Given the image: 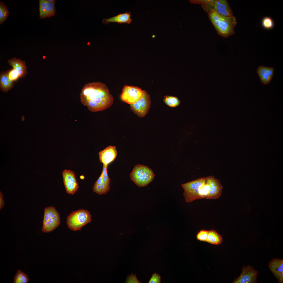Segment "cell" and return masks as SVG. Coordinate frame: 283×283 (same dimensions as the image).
<instances>
[{
    "label": "cell",
    "mask_w": 283,
    "mask_h": 283,
    "mask_svg": "<svg viewBox=\"0 0 283 283\" xmlns=\"http://www.w3.org/2000/svg\"><path fill=\"white\" fill-rule=\"evenodd\" d=\"M82 104L92 112L102 111L112 105L114 99L106 85L100 82L86 84L80 94Z\"/></svg>",
    "instance_id": "1"
},
{
    "label": "cell",
    "mask_w": 283,
    "mask_h": 283,
    "mask_svg": "<svg viewBox=\"0 0 283 283\" xmlns=\"http://www.w3.org/2000/svg\"><path fill=\"white\" fill-rule=\"evenodd\" d=\"M206 178L205 183L190 192V197L192 201L203 198L215 199L221 195L222 187L219 181L213 176Z\"/></svg>",
    "instance_id": "2"
},
{
    "label": "cell",
    "mask_w": 283,
    "mask_h": 283,
    "mask_svg": "<svg viewBox=\"0 0 283 283\" xmlns=\"http://www.w3.org/2000/svg\"><path fill=\"white\" fill-rule=\"evenodd\" d=\"M209 15L212 23L221 35L227 37L234 34L237 21L234 16H225L213 9L210 12Z\"/></svg>",
    "instance_id": "3"
},
{
    "label": "cell",
    "mask_w": 283,
    "mask_h": 283,
    "mask_svg": "<svg viewBox=\"0 0 283 283\" xmlns=\"http://www.w3.org/2000/svg\"><path fill=\"white\" fill-rule=\"evenodd\" d=\"M155 175L152 170L148 166L137 164L134 167L129 175L131 179L139 187H144L154 179Z\"/></svg>",
    "instance_id": "4"
},
{
    "label": "cell",
    "mask_w": 283,
    "mask_h": 283,
    "mask_svg": "<svg viewBox=\"0 0 283 283\" xmlns=\"http://www.w3.org/2000/svg\"><path fill=\"white\" fill-rule=\"evenodd\" d=\"M91 221V216L88 210L80 209L74 211L67 217L66 223L71 230L80 231L81 228Z\"/></svg>",
    "instance_id": "5"
},
{
    "label": "cell",
    "mask_w": 283,
    "mask_h": 283,
    "mask_svg": "<svg viewBox=\"0 0 283 283\" xmlns=\"http://www.w3.org/2000/svg\"><path fill=\"white\" fill-rule=\"evenodd\" d=\"M60 223V214L55 207L51 206L44 208L42 228L43 232L48 233L53 231Z\"/></svg>",
    "instance_id": "6"
},
{
    "label": "cell",
    "mask_w": 283,
    "mask_h": 283,
    "mask_svg": "<svg viewBox=\"0 0 283 283\" xmlns=\"http://www.w3.org/2000/svg\"><path fill=\"white\" fill-rule=\"evenodd\" d=\"M151 101L149 94L143 90V94L138 101L130 105L131 110L140 117H143L147 114L150 106Z\"/></svg>",
    "instance_id": "7"
},
{
    "label": "cell",
    "mask_w": 283,
    "mask_h": 283,
    "mask_svg": "<svg viewBox=\"0 0 283 283\" xmlns=\"http://www.w3.org/2000/svg\"><path fill=\"white\" fill-rule=\"evenodd\" d=\"M107 166L103 164L101 173L92 187L93 191L99 195L106 194L110 189L111 179L108 175Z\"/></svg>",
    "instance_id": "8"
},
{
    "label": "cell",
    "mask_w": 283,
    "mask_h": 283,
    "mask_svg": "<svg viewBox=\"0 0 283 283\" xmlns=\"http://www.w3.org/2000/svg\"><path fill=\"white\" fill-rule=\"evenodd\" d=\"M143 93V90L138 87L125 85L122 89L121 98L124 102L131 105L140 99Z\"/></svg>",
    "instance_id": "9"
},
{
    "label": "cell",
    "mask_w": 283,
    "mask_h": 283,
    "mask_svg": "<svg viewBox=\"0 0 283 283\" xmlns=\"http://www.w3.org/2000/svg\"><path fill=\"white\" fill-rule=\"evenodd\" d=\"M241 273L238 277L235 278L233 283H257L258 273L253 266L243 265Z\"/></svg>",
    "instance_id": "10"
},
{
    "label": "cell",
    "mask_w": 283,
    "mask_h": 283,
    "mask_svg": "<svg viewBox=\"0 0 283 283\" xmlns=\"http://www.w3.org/2000/svg\"><path fill=\"white\" fill-rule=\"evenodd\" d=\"M62 175L66 193L73 194L79 188L74 172L71 170H65L62 171Z\"/></svg>",
    "instance_id": "11"
},
{
    "label": "cell",
    "mask_w": 283,
    "mask_h": 283,
    "mask_svg": "<svg viewBox=\"0 0 283 283\" xmlns=\"http://www.w3.org/2000/svg\"><path fill=\"white\" fill-rule=\"evenodd\" d=\"M39 3V18L43 19L52 17L56 13V1L49 2L47 0H40Z\"/></svg>",
    "instance_id": "12"
},
{
    "label": "cell",
    "mask_w": 283,
    "mask_h": 283,
    "mask_svg": "<svg viewBox=\"0 0 283 283\" xmlns=\"http://www.w3.org/2000/svg\"><path fill=\"white\" fill-rule=\"evenodd\" d=\"M100 162L108 165L113 161L117 155V152L115 146L110 145L98 153Z\"/></svg>",
    "instance_id": "13"
},
{
    "label": "cell",
    "mask_w": 283,
    "mask_h": 283,
    "mask_svg": "<svg viewBox=\"0 0 283 283\" xmlns=\"http://www.w3.org/2000/svg\"><path fill=\"white\" fill-rule=\"evenodd\" d=\"M274 68L263 66H259L257 70L258 74L262 84L266 85L271 81L274 75Z\"/></svg>",
    "instance_id": "14"
},
{
    "label": "cell",
    "mask_w": 283,
    "mask_h": 283,
    "mask_svg": "<svg viewBox=\"0 0 283 283\" xmlns=\"http://www.w3.org/2000/svg\"><path fill=\"white\" fill-rule=\"evenodd\" d=\"M214 10L220 14L226 17L233 16L232 9L227 1L218 0L214 1Z\"/></svg>",
    "instance_id": "15"
},
{
    "label": "cell",
    "mask_w": 283,
    "mask_h": 283,
    "mask_svg": "<svg viewBox=\"0 0 283 283\" xmlns=\"http://www.w3.org/2000/svg\"><path fill=\"white\" fill-rule=\"evenodd\" d=\"M131 15V13L127 11L123 13H120L117 15L108 19H104L102 22L105 24L111 23L129 24L132 21Z\"/></svg>",
    "instance_id": "16"
},
{
    "label": "cell",
    "mask_w": 283,
    "mask_h": 283,
    "mask_svg": "<svg viewBox=\"0 0 283 283\" xmlns=\"http://www.w3.org/2000/svg\"><path fill=\"white\" fill-rule=\"evenodd\" d=\"M270 270L277 280L283 273V259L277 258H273L268 263Z\"/></svg>",
    "instance_id": "17"
},
{
    "label": "cell",
    "mask_w": 283,
    "mask_h": 283,
    "mask_svg": "<svg viewBox=\"0 0 283 283\" xmlns=\"http://www.w3.org/2000/svg\"><path fill=\"white\" fill-rule=\"evenodd\" d=\"M8 62L10 65L18 71L20 77H23L26 75L27 72L25 61L14 57L9 60Z\"/></svg>",
    "instance_id": "18"
},
{
    "label": "cell",
    "mask_w": 283,
    "mask_h": 283,
    "mask_svg": "<svg viewBox=\"0 0 283 283\" xmlns=\"http://www.w3.org/2000/svg\"><path fill=\"white\" fill-rule=\"evenodd\" d=\"M222 241V237L216 231L213 229L208 231L207 242L212 244L218 245L221 244Z\"/></svg>",
    "instance_id": "19"
},
{
    "label": "cell",
    "mask_w": 283,
    "mask_h": 283,
    "mask_svg": "<svg viewBox=\"0 0 283 283\" xmlns=\"http://www.w3.org/2000/svg\"><path fill=\"white\" fill-rule=\"evenodd\" d=\"M29 280L28 276L24 272L18 270L14 277V283H27Z\"/></svg>",
    "instance_id": "20"
},
{
    "label": "cell",
    "mask_w": 283,
    "mask_h": 283,
    "mask_svg": "<svg viewBox=\"0 0 283 283\" xmlns=\"http://www.w3.org/2000/svg\"><path fill=\"white\" fill-rule=\"evenodd\" d=\"M9 15V12L6 4L0 1V24L2 25Z\"/></svg>",
    "instance_id": "21"
},
{
    "label": "cell",
    "mask_w": 283,
    "mask_h": 283,
    "mask_svg": "<svg viewBox=\"0 0 283 283\" xmlns=\"http://www.w3.org/2000/svg\"><path fill=\"white\" fill-rule=\"evenodd\" d=\"M163 100L166 105L172 107L178 106L180 103L177 97L170 96H165Z\"/></svg>",
    "instance_id": "22"
},
{
    "label": "cell",
    "mask_w": 283,
    "mask_h": 283,
    "mask_svg": "<svg viewBox=\"0 0 283 283\" xmlns=\"http://www.w3.org/2000/svg\"><path fill=\"white\" fill-rule=\"evenodd\" d=\"M262 24L265 29H270L272 28L274 26V23L273 19L270 17H266L264 18L262 21Z\"/></svg>",
    "instance_id": "23"
},
{
    "label": "cell",
    "mask_w": 283,
    "mask_h": 283,
    "mask_svg": "<svg viewBox=\"0 0 283 283\" xmlns=\"http://www.w3.org/2000/svg\"><path fill=\"white\" fill-rule=\"evenodd\" d=\"M208 235V231L202 230L198 233L196 238L198 240L206 242Z\"/></svg>",
    "instance_id": "24"
},
{
    "label": "cell",
    "mask_w": 283,
    "mask_h": 283,
    "mask_svg": "<svg viewBox=\"0 0 283 283\" xmlns=\"http://www.w3.org/2000/svg\"><path fill=\"white\" fill-rule=\"evenodd\" d=\"M8 75L9 80L12 81L20 77V74L18 71L14 69L9 71Z\"/></svg>",
    "instance_id": "25"
},
{
    "label": "cell",
    "mask_w": 283,
    "mask_h": 283,
    "mask_svg": "<svg viewBox=\"0 0 283 283\" xmlns=\"http://www.w3.org/2000/svg\"><path fill=\"white\" fill-rule=\"evenodd\" d=\"M0 85L1 90L3 91L6 92L8 91L12 87L13 85L12 81L9 80Z\"/></svg>",
    "instance_id": "26"
},
{
    "label": "cell",
    "mask_w": 283,
    "mask_h": 283,
    "mask_svg": "<svg viewBox=\"0 0 283 283\" xmlns=\"http://www.w3.org/2000/svg\"><path fill=\"white\" fill-rule=\"evenodd\" d=\"M161 277L160 275L155 273H154L149 281L148 283H160Z\"/></svg>",
    "instance_id": "27"
},
{
    "label": "cell",
    "mask_w": 283,
    "mask_h": 283,
    "mask_svg": "<svg viewBox=\"0 0 283 283\" xmlns=\"http://www.w3.org/2000/svg\"><path fill=\"white\" fill-rule=\"evenodd\" d=\"M126 283H140L141 282L138 280L136 275L132 273L131 275H129L127 277Z\"/></svg>",
    "instance_id": "28"
},
{
    "label": "cell",
    "mask_w": 283,
    "mask_h": 283,
    "mask_svg": "<svg viewBox=\"0 0 283 283\" xmlns=\"http://www.w3.org/2000/svg\"><path fill=\"white\" fill-rule=\"evenodd\" d=\"M9 80L8 74L4 73L1 75L0 84H2Z\"/></svg>",
    "instance_id": "29"
},
{
    "label": "cell",
    "mask_w": 283,
    "mask_h": 283,
    "mask_svg": "<svg viewBox=\"0 0 283 283\" xmlns=\"http://www.w3.org/2000/svg\"><path fill=\"white\" fill-rule=\"evenodd\" d=\"M4 201L3 199V195L2 193H0V209L1 210L4 206Z\"/></svg>",
    "instance_id": "30"
},
{
    "label": "cell",
    "mask_w": 283,
    "mask_h": 283,
    "mask_svg": "<svg viewBox=\"0 0 283 283\" xmlns=\"http://www.w3.org/2000/svg\"><path fill=\"white\" fill-rule=\"evenodd\" d=\"M278 282L279 283H283V273L281 274L280 276L278 279Z\"/></svg>",
    "instance_id": "31"
},
{
    "label": "cell",
    "mask_w": 283,
    "mask_h": 283,
    "mask_svg": "<svg viewBox=\"0 0 283 283\" xmlns=\"http://www.w3.org/2000/svg\"><path fill=\"white\" fill-rule=\"evenodd\" d=\"M152 37L153 38H154L155 37V35H153L152 36Z\"/></svg>",
    "instance_id": "32"
}]
</instances>
